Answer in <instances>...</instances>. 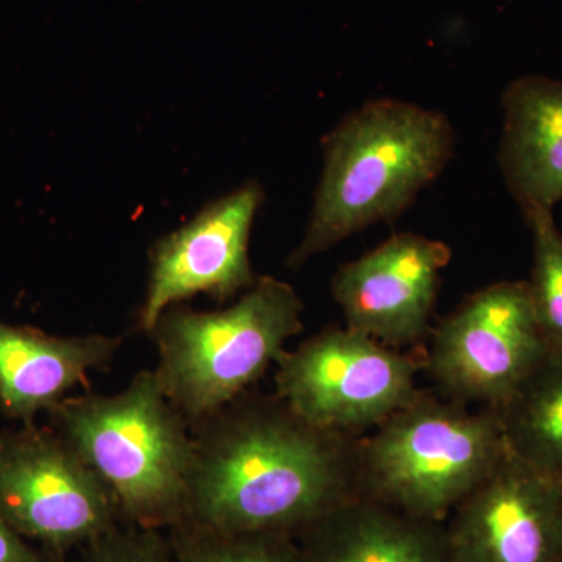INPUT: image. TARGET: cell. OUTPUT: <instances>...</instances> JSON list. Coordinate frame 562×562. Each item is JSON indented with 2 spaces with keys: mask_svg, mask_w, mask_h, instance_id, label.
I'll list each match as a JSON object with an SVG mask.
<instances>
[{
  "mask_svg": "<svg viewBox=\"0 0 562 562\" xmlns=\"http://www.w3.org/2000/svg\"><path fill=\"white\" fill-rule=\"evenodd\" d=\"M183 516L202 530H306L361 495L358 439L321 430L280 397L244 392L191 425Z\"/></svg>",
  "mask_w": 562,
  "mask_h": 562,
  "instance_id": "obj_1",
  "label": "cell"
},
{
  "mask_svg": "<svg viewBox=\"0 0 562 562\" xmlns=\"http://www.w3.org/2000/svg\"><path fill=\"white\" fill-rule=\"evenodd\" d=\"M454 149L457 133L441 111L387 98L351 111L322 139L324 168L312 216L288 268L401 217L441 176Z\"/></svg>",
  "mask_w": 562,
  "mask_h": 562,
  "instance_id": "obj_2",
  "label": "cell"
},
{
  "mask_svg": "<svg viewBox=\"0 0 562 562\" xmlns=\"http://www.w3.org/2000/svg\"><path fill=\"white\" fill-rule=\"evenodd\" d=\"M49 413L55 432L109 487L117 509L140 522L183 516L191 425L154 369L136 372L117 394L65 398Z\"/></svg>",
  "mask_w": 562,
  "mask_h": 562,
  "instance_id": "obj_3",
  "label": "cell"
},
{
  "mask_svg": "<svg viewBox=\"0 0 562 562\" xmlns=\"http://www.w3.org/2000/svg\"><path fill=\"white\" fill-rule=\"evenodd\" d=\"M303 302L286 281L258 277L238 302L221 312L184 303L158 317L150 338L154 369L168 401L190 425L224 408L279 362L303 330Z\"/></svg>",
  "mask_w": 562,
  "mask_h": 562,
  "instance_id": "obj_4",
  "label": "cell"
},
{
  "mask_svg": "<svg viewBox=\"0 0 562 562\" xmlns=\"http://www.w3.org/2000/svg\"><path fill=\"white\" fill-rule=\"evenodd\" d=\"M506 453L492 408L419 391L408 405L358 442L360 492L436 525L486 479Z\"/></svg>",
  "mask_w": 562,
  "mask_h": 562,
  "instance_id": "obj_5",
  "label": "cell"
},
{
  "mask_svg": "<svg viewBox=\"0 0 562 562\" xmlns=\"http://www.w3.org/2000/svg\"><path fill=\"white\" fill-rule=\"evenodd\" d=\"M277 364V397L314 427L341 435L379 427L419 394V361L349 327L325 328Z\"/></svg>",
  "mask_w": 562,
  "mask_h": 562,
  "instance_id": "obj_6",
  "label": "cell"
},
{
  "mask_svg": "<svg viewBox=\"0 0 562 562\" xmlns=\"http://www.w3.org/2000/svg\"><path fill=\"white\" fill-rule=\"evenodd\" d=\"M425 368L447 398L497 409L549 353L528 281L473 292L431 330Z\"/></svg>",
  "mask_w": 562,
  "mask_h": 562,
  "instance_id": "obj_7",
  "label": "cell"
},
{
  "mask_svg": "<svg viewBox=\"0 0 562 562\" xmlns=\"http://www.w3.org/2000/svg\"><path fill=\"white\" fill-rule=\"evenodd\" d=\"M117 505L55 431L0 432V517L13 530L65 546L99 538Z\"/></svg>",
  "mask_w": 562,
  "mask_h": 562,
  "instance_id": "obj_8",
  "label": "cell"
},
{
  "mask_svg": "<svg viewBox=\"0 0 562 562\" xmlns=\"http://www.w3.org/2000/svg\"><path fill=\"white\" fill-rule=\"evenodd\" d=\"M262 201L261 184L247 181L151 246L149 281L136 330L150 335L166 308L195 294L224 303L257 283L249 244Z\"/></svg>",
  "mask_w": 562,
  "mask_h": 562,
  "instance_id": "obj_9",
  "label": "cell"
},
{
  "mask_svg": "<svg viewBox=\"0 0 562 562\" xmlns=\"http://www.w3.org/2000/svg\"><path fill=\"white\" fill-rule=\"evenodd\" d=\"M443 524L449 562H562V482L506 449Z\"/></svg>",
  "mask_w": 562,
  "mask_h": 562,
  "instance_id": "obj_10",
  "label": "cell"
},
{
  "mask_svg": "<svg viewBox=\"0 0 562 562\" xmlns=\"http://www.w3.org/2000/svg\"><path fill=\"white\" fill-rule=\"evenodd\" d=\"M452 260L442 241L403 232L346 262L331 280L346 327L401 349L430 333L441 273Z\"/></svg>",
  "mask_w": 562,
  "mask_h": 562,
  "instance_id": "obj_11",
  "label": "cell"
},
{
  "mask_svg": "<svg viewBox=\"0 0 562 562\" xmlns=\"http://www.w3.org/2000/svg\"><path fill=\"white\" fill-rule=\"evenodd\" d=\"M120 336H50L0 322V405L11 417L31 420L65 401L74 387L88 386L90 373L109 368Z\"/></svg>",
  "mask_w": 562,
  "mask_h": 562,
  "instance_id": "obj_12",
  "label": "cell"
},
{
  "mask_svg": "<svg viewBox=\"0 0 562 562\" xmlns=\"http://www.w3.org/2000/svg\"><path fill=\"white\" fill-rule=\"evenodd\" d=\"M498 166L522 211L562 199V80L522 76L502 94Z\"/></svg>",
  "mask_w": 562,
  "mask_h": 562,
  "instance_id": "obj_13",
  "label": "cell"
},
{
  "mask_svg": "<svg viewBox=\"0 0 562 562\" xmlns=\"http://www.w3.org/2000/svg\"><path fill=\"white\" fill-rule=\"evenodd\" d=\"M303 562H449L442 525L358 495L312 527Z\"/></svg>",
  "mask_w": 562,
  "mask_h": 562,
  "instance_id": "obj_14",
  "label": "cell"
},
{
  "mask_svg": "<svg viewBox=\"0 0 562 562\" xmlns=\"http://www.w3.org/2000/svg\"><path fill=\"white\" fill-rule=\"evenodd\" d=\"M495 413L508 452L562 482V351L549 350Z\"/></svg>",
  "mask_w": 562,
  "mask_h": 562,
  "instance_id": "obj_15",
  "label": "cell"
},
{
  "mask_svg": "<svg viewBox=\"0 0 562 562\" xmlns=\"http://www.w3.org/2000/svg\"><path fill=\"white\" fill-rule=\"evenodd\" d=\"M532 238L531 302L547 346L562 351V233L552 210L524 211Z\"/></svg>",
  "mask_w": 562,
  "mask_h": 562,
  "instance_id": "obj_16",
  "label": "cell"
},
{
  "mask_svg": "<svg viewBox=\"0 0 562 562\" xmlns=\"http://www.w3.org/2000/svg\"><path fill=\"white\" fill-rule=\"evenodd\" d=\"M203 531L205 539L188 547L184 562H303L284 535Z\"/></svg>",
  "mask_w": 562,
  "mask_h": 562,
  "instance_id": "obj_17",
  "label": "cell"
},
{
  "mask_svg": "<svg viewBox=\"0 0 562 562\" xmlns=\"http://www.w3.org/2000/svg\"><path fill=\"white\" fill-rule=\"evenodd\" d=\"M0 562H38L35 554L14 535L13 528L0 517Z\"/></svg>",
  "mask_w": 562,
  "mask_h": 562,
  "instance_id": "obj_18",
  "label": "cell"
},
{
  "mask_svg": "<svg viewBox=\"0 0 562 562\" xmlns=\"http://www.w3.org/2000/svg\"><path fill=\"white\" fill-rule=\"evenodd\" d=\"M154 553L151 549L140 547L106 546L91 562H160Z\"/></svg>",
  "mask_w": 562,
  "mask_h": 562,
  "instance_id": "obj_19",
  "label": "cell"
}]
</instances>
